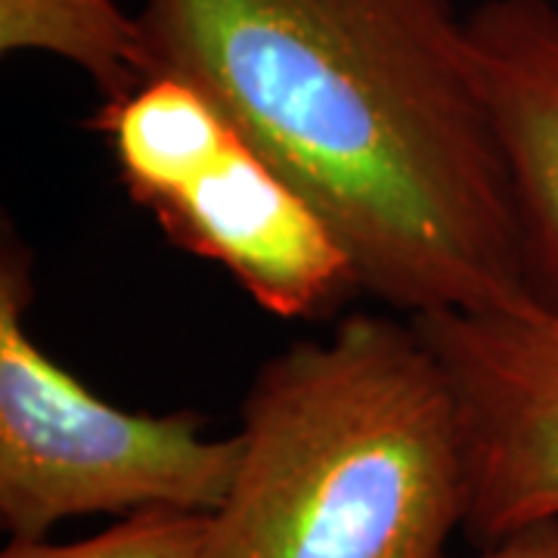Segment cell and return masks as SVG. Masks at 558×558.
Returning <instances> with one entry per match:
<instances>
[{"label": "cell", "mask_w": 558, "mask_h": 558, "mask_svg": "<svg viewBox=\"0 0 558 558\" xmlns=\"http://www.w3.org/2000/svg\"><path fill=\"white\" fill-rule=\"evenodd\" d=\"M156 62L317 205L363 295L407 317L527 299L450 0H146Z\"/></svg>", "instance_id": "1"}, {"label": "cell", "mask_w": 558, "mask_h": 558, "mask_svg": "<svg viewBox=\"0 0 558 558\" xmlns=\"http://www.w3.org/2000/svg\"><path fill=\"white\" fill-rule=\"evenodd\" d=\"M444 366L469 465L465 534L558 519V317L534 301L410 317Z\"/></svg>", "instance_id": "5"}, {"label": "cell", "mask_w": 558, "mask_h": 558, "mask_svg": "<svg viewBox=\"0 0 558 558\" xmlns=\"http://www.w3.org/2000/svg\"><path fill=\"white\" fill-rule=\"evenodd\" d=\"M205 558H440L469 465L450 379L410 317L348 314L264 360Z\"/></svg>", "instance_id": "2"}, {"label": "cell", "mask_w": 558, "mask_h": 558, "mask_svg": "<svg viewBox=\"0 0 558 558\" xmlns=\"http://www.w3.org/2000/svg\"><path fill=\"white\" fill-rule=\"evenodd\" d=\"M121 186L165 240L223 267L279 319H323L363 295L317 205L178 75H153L87 119Z\"/></svg>", "instance_id": "3"}, {"label": "cell", "mask_w": 558, "mask_h": 558, "mask_svg": "<svg viewBox=\"0 0 558 558\" xmlns=\"http://www.w3.org/2000/svg\"><path fill=\"white\" fill-rule=\"evenodd\" d=\"M465 32L512 205L524 292L558 317V3L484 0L465 13Z\"/></svg>", "instance_id": "6"}, {"label": "cell", "mask_w": 558, "mask_h": 558, "mask_svg": "<svg viewBox=\"0 0 558 558\" xmlns=\"http://www.w3.org/2000/svg\"><path fill=\"white\" fill-rule=\"evenodd\" d=\"M208 512L140 509L78 543L10 539L0 558H205Z\"/></svg>", "instance_id": "8"}, {"label": "cell", "mask_w": 558, "mask_h": 558, "mask_svg": "<svg viewBox=\"0 0 558 558\" xmlns=\"http://www.w3.org/2000/svg\"><path fill=\"white\" fill-rule=\"evenodd\" d=\"M556 3H558V0H556Z\"/></svg>", "instance_id": "10"}, {"label": "cell", "mask_w": 558, "mask_h": 558, "mask_svg": "<svg viewBox=\"0 0 558 558\" xmlns=\"http://www.w3.org/2000/svg\"><path fill=\"white\" fill-rule=\"evenodd\" d=\"M0 53H50L78 65L102 100L156 72L143 22L119 0H0Z\"/></svg>", "instance_id": "7"}, {"label": "cell", "mask_w": 558, "mask_h": 558, "mask_svg": "<svg viewBox=\"0 0 558 558\" xmlns=\"http://www.w3.org/2000/svg\"><path fill=\"white\" fill-rule=\"evenodd\" d=\"M450 558V556H440ZM469 558H558V519H539L509 531Z\"/></svg>", "instance_id": "9"}, {"label": "cell", "mask_w": 558, "mask_h": 558, "mask_svg": "<svg viewBox=\"0 0 558 558\" xmlns=\"http://www.w3.org/2000/svg\"><path fill=\"white\" fill-rule=\"evenodd\" d=\"M35 255L3 223L0 242V524L47 539L81 515L215 512L236 475L240 435L205 438L202 416L131 413L97 398L28 329Z\"/></svg>", "instance_id": "4"}]
</instances>
